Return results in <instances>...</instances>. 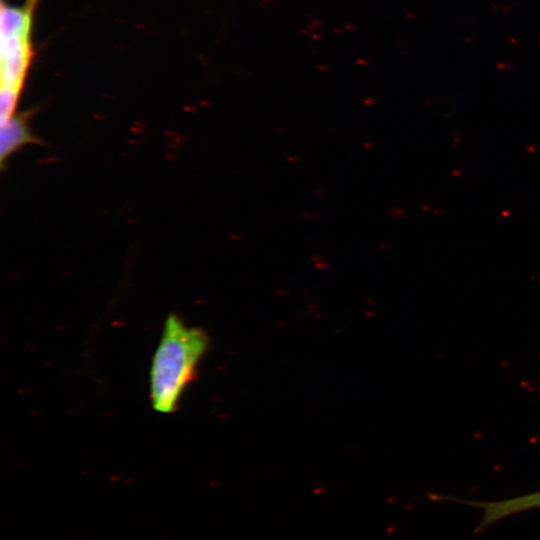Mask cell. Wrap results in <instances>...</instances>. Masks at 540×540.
<instances>
[{"label": "cell", "mask_w": 540, "mask_h": 540, "mask_svg": "<svg viewBox=\"0 0 540 540\" xmlns=\"http://www.w3.org/2000/svg\"><path fill=\"white\" fill-rule=\"evenodd\" d=\"M207 348L208 338L203 330L187 326L176 314L167 317L150 369L154 410L164 414L176 411Z\"/></svg>", "instance_id": "cell-1"}, {"label": "cell", "mask_w": 540, "mask_h": 540, "mask_svg": "<svg viewBox=\"0 0 540 540\" xmlns=\"http://www.w3.org/2000/svg\"><path fill=\"white\" fill-rule=\"evenodd\" d=\"M40 0L22 5L1 1L0 123L16 113L33 63V26Z\"/></svg>", "instance_id": "cell-2"}, {"label": "cell", "mask_w": 540, "mask_h": 540, "mask_svg": "<svg viewBox=\"0 0 540 540\" xmlns=\"http://www.w3.org/2000/svg\"><path fill=\"white\" fill-rule=\"evenodd\" d=\"M440 499L457 502L482 510V515L474 529V534L482 533L493 524L509 516L540 508V490L497 501H476L453 498L450 496H440Z\"/></svg>", "instance_id": "cell-3"}, {"label": "cell", "mask_w": 540, "mask_h": 540, "mask_svg": "<svg viewBox=\"0 0 540 540\" xmlns=\"http://www.w3.org/2000/svg\"><path fill=\"white\" fill-rule=\"evenodd\" d=\"M32 110L13 114L5 122L0 123V160L4 169L6 160L20 148L28 144H39L41 140L30 128Z\"/></svg>", "instance_id": "cell-4"}]
</instances>
